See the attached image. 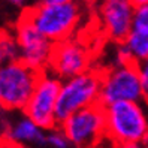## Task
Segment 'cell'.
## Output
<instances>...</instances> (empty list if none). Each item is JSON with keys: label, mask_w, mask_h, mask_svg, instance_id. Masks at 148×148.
I'll list each match as a JSON object with an SVG mask.
<instances>
[{"label": "cell", "mask_w": 148, "mask_h": 148, "mask_svg": "<svg viewBox=\"0 0 148 148\" xmlns=\"http://www.w3.org/2000/svg\"><path fill=\"white\" fill-rule=\"evenodd\" d=\"M105 108L106 138L114 144L148 142V108L141 102H117Z\"/></svg>", "instance_id": "cell-1"}, {"label": "cell", "mask_w": 148, "mask_h": 148, "mask_svg": "<svg viewBox=\"0 0 148 148\" xmlns=\"http://www.w3.org/2000/svg\"><path fill=\"white\" fill-rule=\"evenodd\" d=\"M39 76V71L20 58L0 64V106L8 111H24Z\"/></svg>", "instance_id": "cell-2"}, {"label": "cell", "mask_w": 148, "mask_h": 148, "mask_svg": "<svg viewBox=\"0 0 148 148\" xmlns=\"http://www.w3.org/2000/svg\"><path fill=\"white\" fill-rule=\"evenodd\" d=\"M100 93V75L93 71H85L75 76L62 79L57 105L56 118L60 124L64 118L82 108L99 103Z\"/></svg>", "instance_id": "cell-3"}, {"label": "cell", "mask_w": 148, "mask_h": 148, "mask_svg": "<svg viewBox=\"0 0 148 148\" xmlns=\"http://www.w3.org/2000/svg\"><path fill=\"white\" fill-rule=\"evenodd\" d=\"M81 14V8L76 2L62 5L39 3L25 16L43 36L56 43L67 39L73 33L79 24Z\"/></svg>", "instance_id": "cell-4"}, {"label": "cell", "mask_w": 148, "mask_h": 148, "mask_svg": "<svg viewBox=\"0 0 148 148\" xmlns=\"http://www.w3.org/2000/svg\"><path fill=\"white\" fill-rule=\"evenodd\" d=\"M60 129L75 148H97L106 138L105 108L100 103L82 108L64 118Z\"/></svg>", "instance_id": "cell-5"}, {"label": "cell", "mask_w": 148, "mask_h": 148, "mask_svg": "<svg viewBox=\"0 0 148 148\" xmlns=\"http://www.w3.org/2000/svg\"><path fill=\"white\" fill-rule=\"evenodd\" d=\"M145 99L136 63L114 66L100 76L99 103L108 106L117 102H141Z\"/></svg>", "instance_id": "cell-6"}, {"label": "cell", "mask_w": 148, "mask_h": 148, "mask_svg": "<svg viewBox=\"0 0 148 148\" xmlns=\"http://www.w3.org/2000/svg\"><path fill=\"white\" fill-rule=\"evenodd\" d=\"M60 85H62V79L56 73L40 75L33 94L30 96L23 111L43 130L54 129L58 124L56 118V105Z\"/></svg>", "instance_id": "cell-7"}, {"label": "cell", "mask_w": 148, "mask_h": 148, "mask_svg": "<svg viewBox=\"0 0 148 148\" xmlns=\"http://www.w3.org/2000/svg\"><path fill=\"white\" fill-rule=\"evenodd\" d=\"M15 40L18 45V58L27 66L40 72L49 64L54 42L43 36L27 16H24L16 25Z\"/></svg>", "instance_id": "cell-8"}, {"label": "cell", "mask_w": 148, "mask_h": 148, "mask_svg": "<svg viewBox=\"0 0 148 148\" xmlns=\"http://www.w3.org/2000/svg\"><path fill=\"white\" fill-rule=\"evenodd\" d=\"M49 66L60 79L75 76L88 71L90 51L76 39L67 38L64 40L56 42Z\"/></svg>", "instance_id": "cell-9"}, {"label": "cell", "mask_w": 148, "mask_h": 148, "mask_svg": "<svg viewBox=\"0 0 148 148\" xmlns=\"http://www.w3.org/2000/svg\"><path fill=\"white\" fill-rule=\"evenodd\" d=\"M135 6L130 0H102L99 18L105 34L114 42H123L133 23Z\"/></svg>", "instance_id": "cell-10"}, {"label": "cell", "mask_w": 148, "mask_h": 148, "mask_svg": "<svg viewBox=\"0 0 148 148\" xmlns=\"http://www.w3.org/2000/svg\"><path fill=\"white\" fill-rule=\"evenodd\" d=\"M45 135L47 130L38 126L25 114L11 121L6 129V139L20 147H43Z\"/></svg>", "instance_id": "cell-11"}, {"label": "cell", "mask_w": 148, "mask_h": 148, "mask_svg": "<svg viewBox=\"0 0 148 148\" xmlns=\"http://www.w3.org/2000/svg\"><path fill=\"white\" fill-rule=\"evenodd\" d=\"M126 47L127 53L133 63H138L141 60L148 57V36L139 32L130 30L126 39L121 42Z\"/></svg>", "instance_id": "cell-12"}, {"label": "cell", "mask_w": 148, "mask_h": 148, "mask_svg": "<svg viewBox=\"0 0 148 148\" xmlns=\"http://www.w3.org/2000/svg\"><path fill=\"white\" fill-rule=\"evenodd\" d=\"M18 58V45L15 38L0 36V64L14 62Z\"/></svg>", "instance_id": "cell-13"}, {"label": "cell", "mask_w": 148, "mask_h": 148, "mask_svg": "<svg viewBox=\"0 0 148 148\" xmlns=\"http://www.w3.org/2000/svg\"><path fill=\"white\" fill-rule=\"evenodd\" d=\"M130 30L139 32V33L148 36V5H142V6L135 8L133 23H132V29Z\"/></svg>", "instance_id": "cell-14"}, {"label": "cell", "mask_w": 148, "mask_h": 148, "mask_svg": "<svg viewBox=\"0 0 148 148\" xmlns=\"http://www.w3.org/2000/svg\"><path fill=\"white\" fill-rule=\"evenodd\" d=\"M45 145L49 147V148H69V147H71V144H69L66 135L63 133V130L62 129L57 130L56 127L47 130Z\"/></svg>", "instance_id": "cell-15"}, {"label": "cell", "mask_w": 148, "mask_h": 148, "mask_svg": "<svg viewBox=\"0 0 148 148\" xmlns=\"http://www.w3.org/2000/svg\"><path fill=\"white\" fill-rule=\"evenodd\" d=\"M138 72H139V78H141V84L144 88V94L145 99H148V57L141 60V62L136 63Z\"/></svg>", "instance_id": "cell-16"}, {"label": "cell", "mask_w": 148, "mask_h": 148, "mask_svg": "<svg viewBox=\"0 0 148 148\" xmlns=\"http://www.w3.org/2000/svg\"><path fill=\"white\" fill-rule=\"evenodd\" d=\"M114 148H147V145L139 142H129V144H114Z\"/></svg>", "instance_id": "cell-17"}, {"label": "cell", "mask_w": 148, "mask_h": 148, "mask_svg": "<svg viewBox=\"0 0 148 148\" xmlns=\"http://www.w3.org/2000/svg\"><path fill=\"white\" fill-rule=\"evenodd\" d=\"M2 2L8 6H11V8H21V6L25 5L27 0H2Z\"/></svg>", "instance_id": "cell-18"}, {"label": "cell", "mask_w": 148, "mask_h": 148, "mask_svg": "<svg viewBox=\"0 0 148 148\" xmlns=\"http://www.w3.org/2000/svg\"><path fill=\"white\" fill-rule=\"evenodd\" d=\"M71 2H76V0H40L39 3H43V5H62V3H71Z\"/></svg>", "instance_id": "cell-19"}, {"label": "cell", "mask_w": 148, "mask_h": 148, "mask_svg": "<svg viewBox=\"0 0 148 148\" xmlns=\"http://www.w3.org/2000/svg\"><path fill=\"white\" fill-rule=\"evenodd\" d=\"M133 3V6H142V5H148V0H130Z\"/></svg>", "instance_id": "cell-20"}, {"label": "cell", "mask_w": 148, "mask_h": 148, "mask_svg": "<svg viewBox=\"0 0 148 148\" xmlns=\"http://www.w3.org/2000/svg\"><path fill=\"white\" fill-rule=\"evenodd\" d=\"M147 108H148V106H147Z\"/></svg>", "instance_id": "cell-21"}]
</instances>
